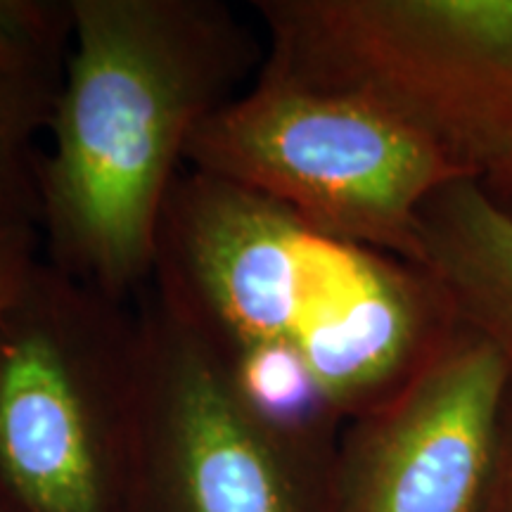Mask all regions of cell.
I'll return each mask as SVG.
<instances>
[{
	"instance_id": "1",
	"label": "cell",
	"mask_w": 512,
	"mask_h": 512,
	"mask_svg": "<svg viewBox=\"0 0 512 512\" xmlns=\"http://www.w3.org/2000/svg\"><path fill=\"white\" fill-rule=\"evenodd\" d=\"M41 164L43 259L133 304L192 133L245 91L264 38L221 0H72Z\"/></svg>"
},
{
	"instance_id": "2",
	"label": "cell",
	"mask_w": 512,
	"mask_h": 512,
	"mask_svg": "<svg viewBox=\"0 0 512 512\" xmlns=\"http://www.w3.org/2000/svg\"><path fill=\"white\" fill-rule=\"evenodd\" d=\"M147 287L211 342L297 351L342 422L399 392L456 325L420 266L190 166L166 197Z\"/></svg>"
},
{
	"instance_id": "3",
	"label": "cell",
	"mask_w": 512,
	"mask_h": 512,
	"mask_svg": "<svg viewBox=\"0 0 512 512\" xmlns=\"http://www.w3.org/2000/svg\"><path fill=\"white\" fill-rule=\"evenodd\" d=\"M140 380L136 302L41 259L0 309V512H126Z\"/></svg>"
},
{
	"instance_id": "4",
	"label": "cell",
	"mask_w": 512,
	"mask_h": 512,
	"mask_svg": "<svg viewBox=\"0 0 512 512\" xmlns=\"http://www.w3.org/2000/svg\"><path fill=\"white\" fill-rule=\"evenodd\" d=\"M261 72L347 93L465 176L512 164V0H256Z\"/></svg>"
},
{
	"instance_id": "5",
	"label": "cell",
	"mask_w": 512,
	"mask_h": 512,
	"mask_svg": "<svg viewBox=\"0 0 512 512\" xmlns=\"http://www.w3.org/2000/svg\"><path fill=\"white\" fill-rule=\"evenodd\" d=\"M185 166L280 204L318 233L415 266L422 204L470 178L370 102L261 69L197 126Z\"/></svg>"
},
{
	"instance_id": "6",
	"label": "cell",
	"mask_w": 512,
	"mask_h": 512,
	"mask_svg": "<svg viewBox=\"0 0 512 512\" xmlns=\"http://www.w3.org/2000/svg\"><path fill=\"white\" fill-rule=\"evenodd\" d=\"M136 309L143 380L126 512H332L337 441L254 413L207 337L155 290Z\"/></svg>"
},
{
	"instance_id": "7",
	"label": "cell",
	"mask_w": 512,
	"mask_h": 512,
	"mask_svg": "<svg viewBox=\"0 0 512 512\" xmlns=\"http://www.w3.org/2000/svg\"><path fill=\"white\" fill-rule=\"evenodd\" d=\"M512 373L456 323L399 392L344 422L332 512H482Z\"/></svg>"
},
{
	"instance_id": "8",
	"label": "cell",
	"mask_w": 512,
	"mask_h": 512,
	"mask_svg": "<svg viewBox=\"0 0 512 512\" xmlns=\"http://www.w3.org/2000/svg\"><path fill=\"white\" fill-rule=\"evenodd\" d=\"M418 266L456 323L486 339L512 373V214L477 178H456L422 204Z\"/></svg>"
},
{
	"instance_id": "9",
	"label": "cell",
	"mask_w": 512,
	"mask_h": 512,
	"mask_svg": "<svg viewBox=\"0 0 512 512\" xmlns=\"http://www.w3.org/2000/svg\"><path fill=\"white\" fill-rule=\"evenodd\" d=\"M64 74H0V216L41 221V164Z\"/></svg>"
},
{
	"instance_id": "10",
	"label": "cell",
	"mask_w": 512,
	"mask_h": 512,
	"mask_svg": "<svg viewBox=\"0 0 512 512\" xmlns=\"http://www.w3.org/2000/svg\"><path fill=\"white\" fill-rule=\"evenodd\" d=\"M43 259V240L36 223L0 216V309L27 283Z\"/></svg>"
},
{
	"instance_id": "11",
	"label": "cell",
	"mask_w": 512,
	"mask_h": 512,
	"mask_svg": "<svg viewBox=\"0 0 512 512\" xmlns=\"http://www.w3.org/2000/svg\"><path fill=\"white\" fill-rule=\"evenodd\" d=\"M482 512H512V387L503 415L501 446H498L494 479H491Z\"/></svg>"
},
{
	"instance_id": "12",
	"label": "cell",
	"mask_w": 512,
	"mask_h": 512,
	"mask_svg": "<svg viewBox=\"0 0 512 512\" xmlns=\"http://www.w3.org/2000/svg\"><path fill=\"white\" fill-rule=\"evenodd\" d=\"M479 183L489 190V195L494 197L498 204H503V207L512 214V164H508L505 169L498 171V174L484 178V181Z\"/></svg>"
}]
</instances>
